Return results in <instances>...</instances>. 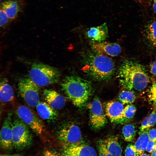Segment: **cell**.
Returning a JSON list of instances; mask_svg holds the SVG:
<instances>
[{
    "instance_id": "cell-1",
    "label": "cell",
    "mask_w": 156,
    "mask_h": 156,
    "mask_svg": "<svg viewBox=\"0 0 156 156\" xmlns=\"http://www.w3.org/2000/svg\"><path fill=\"white\" fill-rule=\"evenodd\" d=\"M118 74L121 85L128 90L142 91L150 82V77L145 68L133 60L124 61L120 66Z\"/></svg>"
},
{
    "instance_id": "cell-2",
    "label": "cell",
    "mask_w": 156,
    "mask_h": 156,
    "mask_svg": "<svg viewBox=\"0 0 156 156\" xmlns=\"http://www.w3.org/2000/svg\"><path fill=\"white\" fill-rule=\"evenodd\" d=\"M94 53H89L85 58L82 70L97 80L109 79L114 73V62L108 56Z\"/></svg>"
},
{
    "instance_id": "cell-3",
    "label": "cell",
    "mask_w": 156,
    "mask_h": 156,
    "mask_svg": "<svg viewBox=\"0 0 156 156\" xmlns=\"http://www.w3.org/2000/svg\"><path fill=\"white\" fill-rule=\"evenodd\" d=\"M61 86L67 98L73 104L78 107L86 102L92 92V86L89 81L75 76L65 77Z\"/></svg>"
},
{
    "instance_id": "cell-4",
    "label": "cell",
    "mask_w": 156,
    "mask_h": 156,
    "mask_svg": "<svg viewBox=\"0 0 156 156\" xmlns=\"http://www.w3.org/2000/svg\"><path fill=\"white\" fill-rule=\"evenodd\" d=\"M29 76L38 86H45L57 82L60 77V72L55 68L36 62L33 64Z\"/></svg>"
},
{
    "instance_id": "cell-5",
    "label": "cell",
    "mask_w": 156,
    "mask_h": 156,
    "mask_svg": "<svg viewBox=\"0 0 156 156\" xmlns=\"http://www.w3.org/2000/svg\"><path fill=\"white\" fill-rule=\"evenodd\" d=\"M12 133L13 146L16 149L23 150L32 143L33 137L30 130L20 119L16 118L12 121Z\"/></svg>"
},
{
    "instance_id": "cell-6",
    "label": "cell",
    "mask_w": 156,
    "mask_h": 156,
    "mask_svg": "<svg viewBox=\"0 0 156 156\" xmlns=\"http://www.w3.org/2000/svg\"><path fill=\"white\" fill-rule=\"evenodd\" d=\"M57 138L64 147L80 144L83 142L79 127L71 122H65L57 131Z\"/></svg>"
},
{
    "instance_id": "cell-7",
    "label": "cell",
    "mask_w": 156,
    "mask_h": 156,
    "mask_svg": "<svg viewBox=\"0 0 156 156\" xmlns=\"http://www.w3.org/2000/svg\"><path fill=\"white\" fill-rule=\"evenodd\" d=\"M19 93L27 104L34 107L39 102V92L38 86L29 77L20 79L18 83Z\"/></svg>"
},
{
    "instance_id": "cell-8",
    "label": "cell",
    "mask_w": 156,
    "mask_h": 156,
    "mask_svg": "<svg viewBox=\"0 0 156 156\" xmlns=\"http://www.w3.org/2000/svg\"><path fill=\"white\" fill-rule=\"evenodd\" d=\"M16 113L20 119L35 133L39 135L43 133L44 129L43 122L28 107L24 105L19 106Z\"/></svg>"
},
{
    "instance_id": "cell-9",
    "label": "cell",
    "mask_w": 156,
    "mask_h": 156,
    "mask_svg": "<svg viewBox=\"0 0 156 156\" xmlns=\"http://www.w3.org/2000/svg\"><path fill=\"white\" fill-rule=\"evenodd\" d=\"M90 115V122L92 126L96 129L105 125L107 121L101 103L99 99L95 97L88 105Z\"/></svg>"
},
{
    "instance_id": "cell-10",
    "label": "cell",
    "mask_w": 156,
    "mask_h": 156,
    "mask_svg": "<svg viewBox=\"0 0 156 156\" xmlns=\"http://www.w3.org/2000/svg\"><path fill=\"white\" fill-rule=\"evenodd\" d=\"M12 115L10 112L7 114L0 130V146L5 150H10L13 146L12 133Z\"/></svg>"
},
{
    "instance_id": "cell-11",
    "label": "cell",
    "mask_w": 156,
    "mask_h": 156,
    "mask_svg": "<svg viewBox=\"0 0 156 156\" xmlns=\"http://www.w3.org/2000/svg\"><path fill=\"white\" fill-rule=\"evenodd\" d=\"M91 48L94 52L112 57L117 56L121 51V47L118 44L104 41L93 43Z\"/></svg>"
},
{
    "instance_id": "cell-12",
    "label": "cell",
    "mask_w": 156,
    "mask_h": 156,
    "mask_svg": "<svg viewBox=\"0 0 156 156\" xmlns=\"http://www.w3.org/2000/svg\"><path fill=\"white\" fill-rule=\"evenodd\" d=\"M64 148V156H97L96 152L93 147L83 142Z\"/></svg>"
},
{
    "instance_id": "cell-13",
    "label": "cell",
    "mask_w": 156,
    "mask_h": 156,
    "mask_svg": "<svg viewBox=\"0 0 156 156\" xmlns=\"http://www.w3.org/2000/svg\"><path fill=\"white\" fill-rule=\"evenodd\" d=\"M124 107L121 102L111 101L105 105V115L112 122H123V114Z\"/></svg>"
},
{
    "instance_id": "cell-14",
    "label": "cell",
    "mask_w": 156,
    "mask_h": 156,
    "mask_svg": "<svg viewBox=\"0 0 156 156\" xmlns=\"http://www.w3.org/2000/svg\"><path fill=\"white\" fill-rule=\"evenodd\" d=\"M43 94L46 102L53 109H60L64 106L66 101L65 98L56 91L45 89L43 90Z\"/></svg>"
},
{
    "instance_id": "cell-15",
    "label": "cell",
    "mask_w": 156,
    "mask_h": 156,
    "mask_svg": "<svg viewBox=\"0 0 156 156\" xmlns=\"http://www.w3.org/2000/svg\"><path fill=\"white\" fill-rule=\"evenodd\" d=\"M1 8L5 12L10 20L16 18L21 10L20 2L17 0H8L2 3Z\"/></svg>"
},
{
    "instance_id": "cell-16",
    "label": "cell",
    "mask_w": 156,
    "mask_h": 156,
    "mask_svg": "<svg viewBox=\"0 0 156 156\" xmlns=\"http://www.w3.org/2000/svg\"><path fill=\"white\" fill-rule=\"evenodd\" d=\"M108 30L106 23L96 27H91L86 32L87 36L96 42L104 41L107 37Z\"/></svg>"
},
{
    "instance_id": "cell-17",
    "label": "cell",
    "mask_w": 156,
    "mask_h": 156,
    "mask_svg": "<svg viewBox=\"0 0 156 156\" xmlns=\"http://www.w3.org/2000/svg\"><path fill=\"white\" fill-rule=\"evenodd\" d=\"M37 111L42 119L48 120H55L58 117V113L46 102H39L36 106Z\"/></svg>"
},
{
    "instance_id": "cell-18",
    "label": "cell",
    "mask_w": 156,
    "mask_h": 156,
    "mask_svg": "<svg viewBox=\"0 0 156 156\" xmlns=\"http://www.w3.org/2000/svg\"><path fill=\"white\" fill-rule=\"evenodd\" d=\"M14 91L12 86L6 79L0 80V101L6 103L14 99Z\"/></svg>"
},
{
    "instance_id": "cell-19",
    "label": "cell",
    "mask_w": 156,
    "mask_h": 156,
    "mask_svg": "<svg viewBox=\"0 0 156 156\" xmlns=\"http://www.w3.org/2000/svg\"><path fill=\"white\" fill-rule=\"evenodd\" d=\"M103 140L107 150L113 156H122V148L116 136H110Z\"/></svg>"
},
{
    "instance_id": "cell-20",
    "label": "cell",
    "mask_w": 156,
    "mask_h": 156,
    "mask_svg": "<svg viewBox=\"0 0 156 156\" xmlns=\"http://www.w3.org/2000/svg\"><path fill=\"white\" fill-rule=\"evenodd\" d=\"M147 129L139 134V136L134 145L139 155L144 153L149 140Z\"/></svg>"
},
{
    "instance_id": "cell-21",
    "label": "cell",
    "mask_w": 156,
    "mask_h": 156,
    "mask_svg": "<svg viewBox=\"0 0 156 156\" xmlns=\"http://www.w3.org/2000/svg\"><path fill=\"white\" fill-rule=\"evenodd\" d=\"M145 30L147 39L152 46L156 47V21L148 24Z\"/></svg>"
},
{
    "instance_id": "cell-22",
    "label": "cell",
    "mask_w": 156,
    "mask_h": 156,
    "mask_svg": "<svg viewBox=\"0 0 156 156\" xmlns=\"http://www.w3.org/2000/svg\"><path fill=\"white\" fill-rule=\"evenodd\" d=\"M136 129L135 126L131 124L125 125L122 129V133L125 140L127 142H132L136 134Z\"/></svg>"
},
{
    "instance_id": "cell-23",
    "label": "cell",
    "mask_w": 156,
    "mask_h": 156,
    "mask_svg": "<svg viewBox=\"0 0 156 156\" xmlns=\"http://www.w3.org/2000/svg\"><path fill=\"white\" fill-rule=\"evenodd\" d=\"M118 98L123 104H131L135 101L136 96L133 91L124 90L120 93Z\"/></svg>"
},
{
    "instance_id": "cell-24",
    "label": "cell",
    "mask_w": 156,
    "mask_h": 156,
    "mask_svg": "<svg viewBox=\"0 0 156 156\" xmlns=\"http://www.w3.org/2000/svg\"><path fill=\"white\" fill-rule=\"evenodd\" d=\"M136 111L135 107L132 104H129L124 108L123 118V122L132 118L134 116Z\"/></svg>"
},
{
    "instance_id": "cell-25",
    "label": "cell",
    "mask_w": 156,
    "mask_h": 156,
    "mask_svg": "<svg viewBox=\"0 0 156 156\" xmlns=\"http://www.w3.org/2000/svg\"><path fill=\"white\" fill-rule=\"evenodd\" d=\"M97 148L99 156H113L107 150L103 140L98 142Z\"/></svg>"
},
{
    "instance_id": "cell-26",
    "label": "cell",
    "mask_w": 156,
    "mask_h": 156,
    "mask_svg": "<svg viewBox=\"0 0 156 156\" xmlns=\"http://www.w3.org/2000/svg\"><path fill=\"white\" fill-rule=\"evenodd\" d=\"M125 156H139L138 153L134 144H129L126 147L125 150Z\"/></svg>"
},
{
    "instance_id": "cell-27",
    "label": "cell",
    "mask_w": 156,
    "mask_h": 156,
    "mask_svg": "<svg viewBox=\"0 0 156 156\" xmlns=\"http://www.w3.org/2000/svg\"><path fill=\"white\" fill-rule=\"evenodd\" d=\"M148 97L149 101L156 105V83H153L150 88Z\"/></svg>"
},
{
    "instance_id": "cell-28",
    "label": "cell",
    "mask_w": 156,
    "mask_h": 156,
    "mask_svg": "<svg viewBox=\"0 0 156 156\" xmlns=\"http://www.w3.org/2000/svg\"><path fill=\"white\" fill-rule=\"evenodd\" d=\"M9 20L4 11L0 8V27L6 25Z\"/></svg>"
},
{
    "instance_id": "cell-29",
    "label": "cell",
    "mask_w": 156,
    "mask_h": 156,
    "mask_svg": "<svg viewBox=\"0 0 156 156\" xmlns=\"http://www.w3.org/2000/svg\"><path fill=\"white\" fill-rule=\"evenodd\" d=\"M148 117V128L152 127L156 124V113L152 112Z\"/></svg>"
},
{
    "instance_id": "cell-30",
    "label": "cell",
    "mask_w": 156,
    "mask_h": 156,
    "mask_svg": "<svg viewBox=\"0 0 156 156\" xmlns=\"http://www.w3.org/2000/svg\"><path fill=\"white\" fill-rule=\"evenodd\" d=\"M146 150L151 153L156 151V142L149 140L146 147Z\"/></svg>"
},
{
    "instance_id": "cell-31",
    "label": "cell",
    "mask_w": 156,
    "mask_h": 156,
    "mask_svg": "<svg viewBox=\"0 0 156 156\" xmlns=\"http://www.w3.org/2000/svg\"><path fill=\"white\" fill-rule=\"evenodd\" d=\"M148 129V117H147L143 120L141 123L138 133L139 135L146 129Z\"/></svg>"
},
{
    "instance_id": "cell-32",
    "label": "cell",
    "mask_w": 156,
    "mask_h": 156,
    "mask_svg": "<svg viewBox=\"0 0 156 156\" xmlns=\"http://www.w3.org/2000/svg\"><path fill=\"white\" fill-rule=\"evenodd\" d=\"M149 140L156 142V129H152L148 131Z\"/></svg>"
},
{
    "instance_id": "cell-33",
    "label": "cell",
    "mask_w": 156,
    "mask_h": 156,
    "mask_svg": "<svg viewBox=\"0 0 156 156\" xmlns=\"http://www.w3.org/2000/svg\"><path fill=\"white\" fill-rule=\"evenodd\" d=\"M150 69L151 73L156 76V60L154 61L150 64Z\"/></svg>"
},
{
    "instance_id": "cell-34",
    "label": "cell",
    "mask_w": 156,
    "mask_h": 156,
    "mask_svg": "<svg viewBox=\"0 0 156 156\" xmlns=\"http://www.w3.org/2000/svg\"><path fill=\"white\" fill-rule=\"evenodd\" d=\"M44 156H62L54 151L47 150L44 153Z\"/></svg>"
},
{
    "instance_id": "cell-35",
    "label": "cell",
    "mask_w": 156,
    "mask_h": 156,
    "mask_svg": "<svg viewBox=\"0 0 156 156\" xmlns=\"http://www.w3.org/2000/svg\"><path fill=\"white\" fill-rule=\"evenodd\" d=\"M152 4L153 10L156 14V0H152Z\"/></svg>"
},
{
    "instance_id": "cell-36",
    "label": "cell",
    "mask_w": 156,
    "mask_h": 156,
    "mask_svg": "<svg viewBox=\"0 0 156 156\" xmlns=\"http://www.w3.org/2000/svg\"><path fill=\"white\" fill-rule=\"evenodd\" d=\"M0 156H21V155L19 154H14L11 155H2L0 154Z\"/></svg>"
},
{
    "instance_id": "cell-37",
    "label": "cell",
    "mask_w": 156,
    "mask_h": 156,
    "mask_svg": "<svg viewBox=\"0 0 156 156\" xmlns=\"http://www.w3.org/2000/svg\"><path fill=\"white\" fill-rule=\"evenodd\" d=\"M139 156H151L146 153H144L140 155H139Z\"/></svg>"
},
{
    "instance_id": "cell-38",
    "label": "cell",
    "mask_w": 156,
    "mask_h": 156,
    "mask_svg": "<svg viewBox=\"0 0 156 156\" xmlns=\"http://www.w3.org/2000/svg\"><path fill=\"white\" fill-rule=\"evenodd\" d=\"M151 156H156V151L151 153Z\"/></svg>"
},
{
    "instance_id": "cell-39",
    "label": "cell",
    "mask_w": 156,
    "mask_h": 156,
    "mask_svg": "<svg viewBox=\"0 0 156 156\" xmlns=\"http://www.w3.org/2000/svg\"><path fill=\"white\" fill-rule=\"evenodd\" d=\"M1 111L0 109V118H1Z\"/></svg>"
},
{
    "instance_id": "cell-40",
    "label": "cell",
    "mask_w": 156,
    "mask_h": 156,
    "mask_svg": "<svg viewBox=\"0 0 156 156\" xmlns=\"http://www.w3.org/2000/svg\"><path fill=\"white\" fill-rule=\"evenodd\" d=\"M2 0H0V1H1Z\"/></svg>"
}]
</instances>
